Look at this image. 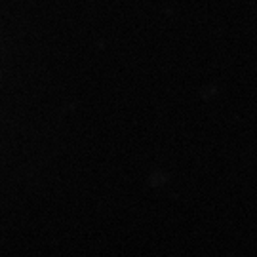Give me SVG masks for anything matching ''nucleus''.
Returning a JSON list of instances; mask_svg holds the SVG:
<instances>
[]
</instances>
